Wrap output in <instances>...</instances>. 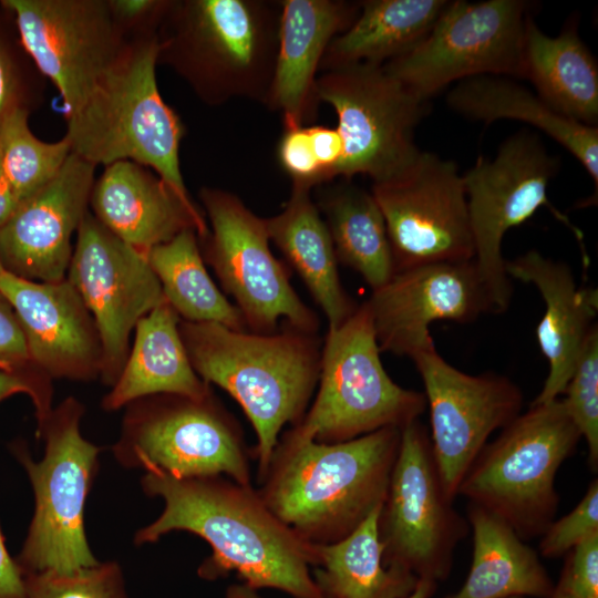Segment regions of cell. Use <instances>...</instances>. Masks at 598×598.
I'll return each mask as SVG.
<instances>
[{"label": "cell", "mask_w": 598, "mask_h": 598, "mask_svg": "<svg viewBox=\"0 0 598 598\" xmlns=\"http://www.w3.org/2000/svg\"><path fill=\"white\" fill-rule=\"evenodd\" d=\"M468 528L444 491L426 429L406 424L378 518L384 566L442 581Z\"/></svg>", "instance_id": "cell-13"}, {"label": "cell", "mask_w": 598, "mask_h": 598, "mask_svg": "<svg viewBox=\"0 0 598 598\" xmlns=\"http://www.w3.org/2000/svg\"><path fill=\"white\" fill-rule=\"evenodd\" d=\"M445 0H365L352 24L327 48L319 71L357 64L384 65L419 44Z\"/></svg>", "instance_id": "cell-30"}, {"label": "cell", "mask_w": 598, "mask_h": 598, "mask_svg": "<svg viewBox=\"0 0 598 598\" xmlns=\"http://www.w3.org/2000/svg\"><path fill=\"white\" fill-rule=\"evenodd\" d=\"M279 35L266 106L278 112L285 130L313 124L318 115V71L331 41L355 20L360 2L279 1Z\"/></svg>", "instance_id": "cell-22"}, {"label": "cell", "mask_w": 598, "mask_h": 598, "mask_svg": "<svg viewBox=\"0 0 598 598\" xmlns=\"http://www.w3.org/2000/svg\"><path fill=\"white\" fill-rule=\"evenodd\" d=\"M528 8L522 0L447 1L425 38L383 69L423 101L454 81L525 78Z\"/></svg>", "instance_id": "cell-11"}, {"label": "cell", "mask_w": 598, "mask_h": 598, "mask_svg": "<svg viewBox=\"0 0 598 598\" xmlns=\"http://www.w3.org/2000/svg\"><path fill=\"white\" fill-rule=\"evenodd\" d=\"M172 0H107L110 10L132 40L158 33Z\"/></svg>", "instance_id": "cell-40"}, {"label": "cell", "mask_w": 598, "mask_h": 598, "mask_svg": "<svg viewBox=\"0 0 598 598\" xmlns=\"http://www.w3.org/2000/svg\"><path fill=\"white\" fill-rule=\"evenodd\" d=\"M384 218L394 272L474 258L463 175L454 162L419 154L394 175L372 183Z\"/></svg>", "instance_id": "cell-15"}, {"label": "cell", "mask_w": 598, "mask_h": 598, "mask_svg": "<svg viewBox=\"0 0 598 598\" xmlns=\"http://www.w3.org/2000/svg\"><path fill=\"white\" fill-rule=\"evenodd\" d=\"M19 393L28 394L32 400L38 424L45 419L53 408L51 379L43 375H25L0 371V403Z\"/></svg>", "instance_id": "cell-41"}, {"label": "cell", "mask_w": 598, "mask_h": 598, "mask_svg": "<svg viewBox=\"0 0 598 598\" xmlns=\"http://www.w3.org/2000/svg\"><path fill=\"white\" fill-rule=\"evenodd\" d=\"M66 279L97 327L101 377L113 385L125 364L137 322L165 301L146 254L120 239L89 210L76 233Z\"/></svg>", "instance_id": "cell-17"}, {"label": "cell", "mask_w": 598, "mask_h": 598, "mask_svg": "<svg viewBox=\"0 0 598 598\" xmlns=\"http://www.w3.org/2000/svg\"><path fill=\"white\" fill-rule=\"evenodd\" d=\"M29 111L12 112L0 125V161L19 202L49 184L71 154L69 140L43 142L28 124Z\"/></svg>", "instance_id": "cell-34"}, {"label": "cell", "mask_w": 598, "mask_h": 598, "mask_svg": "<svg viewBox=\"0 0 598 598\" xmlns=\"http://www.w3.org/2000/svg\"><path fill=\"white\" fill-rule=\"evenodd\" d=\"M412 361L424 384L433 456L444 491L454 501L462 480L489 435L520 414L524 395L504 375L460 371L435 347L416 354Z\"/></svg>", "instance_id": "cell-18"}, {"label": "cell", "mask_w": 598, "mask_h": 598, "mask_svg": "<svg viewBox=\"0 0 598 598\" xmlns=\"http://www.w3.org/2000/svg\"><path fill=\"white\" fill-rule=\"evenodd\" d=\"M381 507L346 538L315 545L312 577L323 598H404L416 587V576L383 564Z\"/></svg>", "instance_id": "cell-31"}, {"label": "cell", "mask_w": 598, "mask_h": 598, "mask_svg": "<svg viewBox=\"0 0 598 598\" xmlns=\"http://www.w3.org/2000/svg\"><path fill=\"white\" fill-rule=\"evenodd\" d=\"M146 257L165 300L181 320L215 322L246 331L241 312L208 275L195 229H185L173 239L153 247Z\"/></svg>", "instance_id": "cell-33"}, {"label": "cell", "mask_w": 598, "mask_h": 598, "mask_svg": "<svg viewBox=\"0 0 598 598\" xmlns=\"http://www.w3.org/2000/svg\"><path fill=\"white\" fill-rule=\"evenodd\" d=\"M0 371L47 377L31 361L19 319L2 293H0Z\"/></svg>", "instance_id": "cell-38"}, {"label": "cell", "mask_w": 598, "mask_h": 598, "mask_svg": "<svg viewBox=\"0 0 598 598\" xmlns=\"http://www.w3.org/2000/svg\"><path fill=\"white\" fill-rule=\"evenodd\" d=\"M437 588V582L420 578L414 590L404 598H431Z\"/></svg>", "instance_id": "cell-45"}, {"label": "cell", "mask_w": 598, "mask_h": 598, "mask_svg": "<svg viewBox=\"0 0 598 598\" xmlns=\"http://www.w3.org/2000/svg\"><path fill=\"white\" fill-rule=\"evenodd\" d=\"M563 399L566 411L585 439L591 471L598 467V327L591 328L578 355Z\"/></svg>", "instance_id": "cell-35"}, {"label": "cell", "mask_w": 598, "mask_h": 598, "mask_svg": "<svg viewBox=\"0 0 598 598\" xmlns=\"http://www.w3.org/2000/svg\"><path fill=\"white\" fill-rule=\"evenodd\" d=\"M280 6L264 0H172L158 29L157 63L207 105L234 99L267 104Z\"/></svg>", "instance_id": "cell-4"}, {"label": "cell", "mask_w": 598, "mask_h": 598, "mask_svg": "<svg viewBox=\"0 0 598 598\" xmlns=\"http://www.w3.org/2000/svg\"><path fill=\"white\" fill-rule=\"evenodd\" d=\"M367 302L328 329L319 389L302 420L288 432L320 443L357 439L383 427L402 429L426 408L422 392L396 384L381 359Z\"/></svg>", "instance_id": "cell-8"}, {"label": "cell", "mask_w": 598, "mask_h": 598, "mask_svg": "<svg viewBox=\"0 0 598 598\" xmlns=\"http://www.w3.org/2000/svg\"><path fill=\"white\" fill-rule=\"evenodd\" d=\"M199 198L210 226L200 239L203 259L236 301L246 327L272 333L285 319L292 328L317 333L318 317L298 297L287 269L270 250L266 218L221 188L202 187Z\"/></svg>", "instance_id": "cell-12"}, {"label": "cell", "mask_w": 598, "mask_h": 598, "mask_svg": "<svg viewBox=\"0 0 598 598\" xmlns=\"http://www.w3.org/2000/svg\"><path fill=\"white\" fill-rule=\"evenodd\" d=\"M111 451L128 470L178 478L224 475L251 485L254 451L213 391L200 399L159 393L128 403Z\"/></svg>", "instance_id": "cell-9"}, {"label": "cell", "mask_w": 598, "mask_h": 598, "mask_svg": "<svg viewBox=\"0 0 598 598\" xmlns=\"http://www.w3.org/2000/svg\"><path fill=\"white\" fill-rule=\"evenodd\" d=\"M581 435L563 399L530 404L482 448L457 495L497 515L523 539L542 536L555 520V477Z\"/></svg>", "instance_id": "cell-7"}, {"label": "cell", "mask_w": 598, "mask_h": 598, "mask_svg": "<svg viewBox=\"0 0 598 598\" xmlns=\"http://www.w3.org/2000/svg\"><path fill=\"white\" fill-rule=\"evenodd\" d=\"M320 102L334 110L342 142L337 178L383 181L420 152L414 143L427 102L392 78L383 65L357 64L318 75Z\"/></svg>", "instance_id": "cell-14"}, {"label": "cell", "mask_w": 598, "mask_h": 598, "mask_svg": "<svg viewBox=\"0 0 598 598\" xmlns=\"http://www.w3.org/2000/svg\"><path fill=\"white\" fill-rule=\"evenodd\" d=\"M0 293L12 306L31 361L43 374L72 381L101 377L103 350L97 327L66 278L41 282L6 270Z\"/></svg>", "instance_id": "cell-21"}, {"label": "cell", "mask_w": 598, "mask_h": 598, "mask_svg": "<svg viewBox=\"0 0 598 598\" xmlns=\"http://www.w3.org/2000/svg\"><path fill=\"white\" fill-rule=\"evenodd\" d=\"M20 42L40 74L59 91L66 116L117 63L131 39L107 0H3Z\"/></svg>", "instance_id": "cell-16"}, {"label": "cell", "mask_w": 598, "mask_h": 598, "mask_svg": "<svg viewBox=\"0 0 598 598\" xmlns=\"http://www.w3.org/2000/svg\"><path fill=\"white\" fill-rule=\"evenodd\" d=\"M20 202L3 172L0 161V228L9 220Z\"/></svg>", "instance_id": "cell-44"}, {"label": "cell", "mask_w": 598, "mask_h": 598, "mask_svg": "<svg viewBox=\"0 0 598 598\" xmlns=\"http://www.w3.org/2000/svg\"><path fill=\"white\" fill-rule=\"evenodd\" d=\"M84 405L65 398L38 424L44 442L40 461L21 444L12 447L34 495V512L16 560L23 574H70L100 563L85 534L84 512L101 447L80 430Z\"/></svg>", "instance_id": "cell-6"}, {"label": "cell", "mask_w": 598, "mask_h": 598, "mask_svg": "<svg viewBox=\"0 0 598 598\" xmlns=\"http://www.w3.org/2000/svg\"><path fill=\"white\" fill-rule=\"evenodd\" d=\"M178 328L197 375L225 390L251 423L259 482L283 425H297L308 410L320 375L319 339L290 326L279 333H255L181 320Z\"/></svg>", "instance_id": "cell-3"}, {"label": "cell", "mask_w": 598, "mask_h": 598, "mask_svg": "<svg viewBox=\"0 0 598 598\" xmlns=\"http://www.w3.org/2000/svg\"><path fill=\"white\" fill-rule=\"evenodd\" d=\"M226 598H262L257 590L246 585H230L226 590Z\"/></svg>", "instance_id": "cell-46"}, {"label": "cell", "mask_w": 598, "mask_h": 598, "mask_svg": "<svg viewBox=\"0 0 598 598\" xmlns=\"http://www.w3.org/2000/svg\"><path fill=\"white\" fill-rule=\"evenodd\" d=\"M559 579L578 598H598V533L566 555Z\"/></svg>", "instance_id": "cell-39"}, {"label": "cell", "mask_w": 598, "mask_h": 598, "mask_svg": "<svg viewBox=\"0 0 598 598\" xmlns=\"http://www.w3.org/2000/svg\"><path fill=\"white\" fill-rule=\"evenodd\" d=\"M181 318L165 300L143 317L116 382L102 408L116 411L147 395L182 394L195 399L212 392L195 372L179 334Z\"/></svg>", "instance_id": "cell-25"}, {"label": "cell", "mask_w": 598, "mask_h": 598, "mask_svg": "<svg viewBox=\"0 0 598 598\" xmlns=\"http://www.w3.org/2000/svg\"><path fill=\"white\" fill-rule=\"evenodd\" d=\"M598 533V481L594 480L576 507L554 520L542 535L538 550L545 558L566 556L589 536Z\"/></svg>", "instance_id": "cell-37"}, {"label": "cell", "mask_w": 598, "mask_h": 598, "mask_svg": "<svg viewBox=\"0 0 598 598\" xmlns=\"http://www.w3.org/2000/svg\"><path fill=\"white\" fill-rule=\"evenodd\" d=\"M473 557L463 586L445 598H549L555 584L535 549L502 518L467 505Z\"/></svg>", "instance_id": "cell-27"}, {"label": "cell", "mask_w": 598, "mask_h": 598, "mask_svg": "<svg viewBox=\"0 0 598 598\" xmlns=\"http://www.w3.org/2000/svg\"><path fill=\"white\" fill-rule=\"evenodd\" d=\"M559 165V158L547 151L536 133L522 131L506 138L493 159L478 157L463 175L474 243L473 261L496 313L508 308L513 295L502 255L503 237L542 206L575 235L585 251L581 230L547 196Z\"/></svg>", "instance_id": "cell-10"}, {"label": "cell", "mask_w": 598, "mask_h": 598, "mask_svg": "<svg viewBox=\"0 0 598 598\" xmlns=\"http://www.w3.org/2000/svg\"><path fill=\"white\" fill-rule=\"evenodd\" d=\"M95 167L71 153L49 184L19 204L0 228V258L7 271L41 282L66 278L72 236L90 210Z\"/></svg>", "instance_id": "cell-20"}, {"label": "cell", "mask_w": 598, "mask_h": 598, "mask_svg": "<svg viewBox=\"0 0 598 598\" xmlns=\"http://www.w3.org/2000/svg\"><path fill=\"white\" fill-rule=\"evenodd\" d=\"M381 351L411 359L435 347L436 320L472 322L496 313L473 260L422 265L393 274L365 301Z\"/></svg>", "instance_id": "cell-19"}, {"label": "cell", "mask_w": 598, "mask_h": 598, "mask_svg": "<svg viewBox=\"0 0 598 598\" xmlns=\"http://www.w3.org/2000/svg\"><path fill=\"white\" fill-rule=\"evenodd\" d=\"M317 207L338 264L357 271L372 290L385 285L394 265L384 218L371 192L340 179L321 193Z\"/></svg>", "instance_id": "cell-32"}, {"label": "cell", "mask_w": 598, "mask_h": 598, "mask_svg": "<svg viewBox=\"0 0 598 598\" xmlns=\"http://www.w3.org/2000/svg\"><path fill=\"white\" fill-rule=\"evenodd\" d=\"M266 223L269 239L300 276L326 315L329 329L339 327L358 306L340 282L333 244L311 189L291 185L283 209Z\"/></svg>", "instance_id": "cell-26"}, {"label": "cell", "mask_w": 598, "mask_h": 598, "mask_svg": "<svg viewBox=\"0 0 598 598\" xmlns=\"http://www.w3.org/2000/svg\"><path fill=\"white\" fill-rule=\"evenodd\" d=\"M505 268L509 278L533 283L545 301L536 337L548 362V374L532 404L554 401L564 394L585 340L596 324L598 291L577 286L566 262L536 250L506 260Z\"/></svg>", "instance_id": "cell-24"}, {"label": "cell", "mask_w": 598, "mask_h": 598, "mask_svg": "<svg viewBox=\"0 0 598 598\" xmlns=\"http://www.w3.org/2000/svg\"><path fill=\"white\" fill-rule=\"evenodd\" d=\"M90 207L103 226L144 254L185 229H195L198 239L208 233L197 206L186 204L155 172L132 161L105 166L94 182Z\"/></svg>", "instance_id": "cell-23"}, {"label": "cell", "mask_w": 598, "mask_h": 598, "mask_svg": "<svg viewBox=\"0 0 598 598\" xmlns=\"http://www.w3.org/2000/svg\"><path fill=\"white\" fill-rule=\"evenodd\" d=\"M25 598H128L122 567L104 561L70 574L24 575Z\"/></svg>", "instance_id": "cell-36"}, {"label": "cell", "mask_w": 598, "mask_h": 598, "mask_svg": "<svg viewBox=\"0 0 598 598\" xmlns=\"http://www.w3.org/2000/svg\"><path fill=\"white\" fill-rule=\"evenodd\" d=\"M0 598H25L24 574L7 548L0 525Z\"/></svg>", "instance_id": "cell-43"}, {"label": "cell", "mask_w": 598, "mask_h": 598, "mask_svg": "<svg viewBox=\"0 0 598 598\" xmlns=\"http://www.w3.org/2000/svg\"><path fill=\"white\" fill-rule=\"evenodd\" d=\"M4 271H6V268H4V266H3L2 261H1V258H0V277Z\"/></svg>", "instance_id": "cell-48"}, {"label": "cell", "mask_w": 598, "mask_h": 598, "mask_svg": "<svg viewBox=\"0 0 598 598\" xmlns=\"http://www.w3.org/2000/svg\"><path fill=\"white\" fill-rule=\"evenodd\" d=\"M525 79L537 95L557 113L578 123L598 122V68L591 52L569 25L548 37L526 20L524 38Z\"/></svg>", "instance_id": "cell-29"}, {"label": "cell", "mask_w": 598, "mask_h": 598, "mask_svg": "<svg viewBox=\"0 0 598 598\" xmlns=\"http://www.w3.org/2000/svg\"><path fill=\"white\" fill-rule=\"evenodd\" d=\"M19 109L29 111L24 104L22 83L16 63L0 42V125Z\"/></svg>", "instance_id": "cell-42"}, {"label": "cell", "mask_w": 598, "mask_h": 598, "mask_svg": "<svg viewBox=\"0 0 598 598\" xmlns=\"http://www.w3.org/2000/svg\"><path fill=\"white\" fill-rule=\"evenodd\" d=\"M401 429L383 427L353 440L320 443L285 432L258 494L301 539L337 543L383 504Z\"/></svg>", "instance_id": "cell-2"}, {"label": "cell", "mask_w": 598, "mask_h": 598, "mask_svg": "<svg viewBox=\"0 0 598 598\" xmlns=\"http://www.w3.org/2000/svg\"><path fill=\"white\" fill-rule=\"evenodd\" d=\"M549 598H578L576 597L569 588L566 586V584L563 580H558V582L555 585L553 594L549 596Z\"/></svg>", "instance_id": "cell-47"}, {"label": "cell", "mask_w": 598, "mask_h": 598, "mask_svg": "<svg viewBox=\"0 0 598 598\" xmlns=\"http://www.w3.org/2000/svg\"><path fill=\"white\" fill-rule=\"evenodd\" d=\"M158 35L132 39L84 103L66 116L71 153L93 165L132 161L155 172L188 205L179 163L185 126L156 80Z\"/></svg>", "instance_id": "cell-5"}, {"label": "cell", "mask_w": 598, "mask_h": 598, "mask_svg": "<svg viewBox=\"0 0 598 598\" xmlns=\"http://www.w3.org/2000/svg\"><path fill=\"white\" fill-rule=\"evenodd\" d=\"M145 495L159 497V516L140 528L135 545L156 543L171 532H188L206 540L212 555L198 567L207 580L230 573L258 590L274 588L293 598H323L310 567L315 545L301 539L265 504L251 485L224 475L173 477L145 472Z\"/></svg>", "instance_id": "cell-1"}, {"label": "cell", "mask_w": 598, "mask_h": 598, "mask_svg": "<svg viewBox=\"0 0 598 598\" xmlns=\"http://www.w3.org/2000/svg\"><path fill=\"white\" fill-rule=\"evenodd\" d=\"M511 598H526V597H511Z\"/></svg>", "instance_id": "cell-49"}, {"label": "cell", "mask_w": 598, "mask_h": 598, "mask_svg": "<svg viewBox=\"0 0 598 598\" xmlns=\"http://www.w3.org/2000/svg\"><path fill=\"white\" fill-rule=\"evenodd\" d=\"M446 102L467 118L489 124L498 120L528 123L569 151L590 175L598 189V128L570 120L548 106L526 87L495 75L460 81Z\"/></svg>", "instance_id": "cell-28"}]
</instances>
